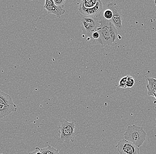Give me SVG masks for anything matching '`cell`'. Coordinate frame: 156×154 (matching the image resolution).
<instances>
[{
    "mask_svg": "<svg viewBox=\"0 0 156 154\" xmlns=\"http://www.w3.org/2000/svg\"><path fill=\"white\" fill-rule=\"evenodd\" d=\"M99 23L96 30L100 34L98 42L103 46L111 47L118 39V30L111 21L102 18Z\"/></svg>",
    "mask_w": 156,
    "mask_h": 154,
    "instance_id": "obj_1",
    "label": "cell"
},
{
    "mask_svg": "<svg viewBox=\"0 0 156 154\" xmlns=\"http://www.w3.org/2000/svg\"><path fill=\"white\" fill-rule=\"evenodd\" d=\"M146 133L143 127L135 125L128 126L124 134L125 140L131 142L139 148L146 141Z\"/></svg>",
    "mask_w": 156,
    "mask_h": 154,
    "instance_id": "obj_2",
    "label": "cell"
},
{
    "mask_svg": "<svg viewBox=\"0 0 156 154\" xmlns=\"http://www.w3.org/2000/svg\"><path fill=\"white\" fill-rule=\"evenodd\" d=\"M17 111L12 98L9 95L1 91L0 92V118H3Z\"/></svg>",
    "mask_w": 156,
    "mask_h": 154,
    "instance_id": "obj_3",
    "label": "cell"
},
{
    "mask_svg": "<svg viewBox=\"0 0 156 154\" xmlns=\"http://www.w3.org/2000/svg\"><path fill=\"white\" fill-rule=\"evenodd\" d=\"M115 147L120 154H140L139 148L124 139L120 140Z\"/></svg>",
    "mask_w": 156,
    "mask_h": 154,
    "instance_id": "obj_4",
    "label": "cell"
},
{
    "mask_svg": "<svg viewBox=\"0 0 156 154\" xmlns=\"http://www.w3.org/2000/svg\"><path fill=\"white\" fill-rule=\"evenodd\" d=\"M107 7L113 12V17L111 21L115 26L117 30H120L122 27V14L121 9L118 5L114 2L109 3L107 5Z\"/></svg>",
    "mask_w": 156,
    "mask_h": 154,
    "instance_id": "obj_5",
    "label": "cell"
},
{
    "mask_svg": "<svg viewBox=\"0 0 156 154\" xmlns=\"http://www.w3.org/2000/svg\"><path fill=\"white\" fill-rule=\"evenodd\" d=\"M58 129V132L60 134V137L58 139V142L64 145H70V142L75 141L76 136L72 135L61 120Z\"/></svg>",
    "mask_w": 156,
    "mask_h": 154,
    "instance_id": "obj_6",
    "label": "cell"
},
{
    "mask_svg": "<svg viewBox=\"0 0 156 154\" xmlns=\"http://www.w3.org/2000/svg\"><path fill=\"white\" fill-rule=\"evenodd\" d=\"M103 6L101 0H99L97 4L92 8L87 9L80 6L79 8V12L88 17H98L102 13Z\"/></svg>",
    "mask_w": 156,
    "mask_h": 154,
    "instance_id": "obj_7",
    "label": "cell"
},
{
    "mask_svg": "<svg viewBox=\"0 0 156 154\" xmlns=\"http://www.w3.org/2000/svg\"><path fill=\"white\" fill-rule=\"evenodd\" d=\"M64 6H57L55 5L53 6H44V8L46 9L49 14L55 15L57 17L60 18L62 15L65 13V9H63Z\"/></svg>",
    "mask_w": 156,
    "mask_h": 154,
    "instance_id": "obj_8",
    "label": "cell"
},
{
    "mask_svg": "<svg viewBox=\"0 0 156 154\" xmlns=\"http://www.w3.org/2000/svg\"><path fill=\"white\" fill-rule=\"evenodd\" d=\"M81 27L83 32V34L85 36H87L88 37H92V34L93 32L96 31L97 29H94V28L90 26L87 21L84 19L83 17L82 19L81 20Z\"/></svg>",
    "mask_w": 156,
    "mask_h": 154,
    "instance_id": "obj_9",
    "label": "cell"
},
{
    "mask_svg": "<svg viewBox=\"0 0 156 154\" xmlns=\"http://www.w3.org/2000/svg\"><path fill=\"white\" fill-rule=\"evenodd\" d=\"M148 84L147 88L148 90V95L154 96V92L156 90V79L154 78H147Z\"/></svg>",
    "mask_w": 156,
    "mask_h": 154,
    "instance_id": "obj_10",
    "label": "cell"
},
{
    "mask_svg": "<svg viewBox=\"0 0 156 154\" xmlns=\"http://www.w3.org/2000/svg\"><path fill=\"white\" fill-rule=\"evenodd\" d=\"M99 0H82L80 5L87 9L92 8L95 6Z\"/></svg>",
    "mask_w": 156,
    "mask_h": 154,
    "instance_id": "obj_11",
    "label": "cell"
},
{
    "mask_svg": "<svg viewBox=\"0 0 156 154\" xmlns=\"http://www.w3.org/2000/svg\"><path fill=\"white\" fill-rule=\"evenodd\" d=\"M103 15L105 19L111 21L113 17V12L112 10L110 9H106L103 12Z\"/></svg>",
    "mask_w": 156,
    "mask_h": 154,
    "instance_id": "obj_12",
    "label": "cell"
},
{
    "mask_svg": "<svg viewBox=\"0 0 156 154\" xmlns=\"http://www.w3.org/2000/svg\"><path fill=\"white\" fill-rule=\"evenodd\" d=\"M128 77V75L125 76V77H123L121 79L119 83V87H120V88H127L126 82Z\"/></svg>",
    "mask_w": 156,
    "mask_h": 154,
    "instance_id": "obj_13",
    "label": "cell"
},
{
    "mask_svg": "<svg viewBox=\"0 0 156 154\" xmlns=\"http://www.w3.org/2000/svg\"><path fill=\"white\" fill-rule=\"evenodd\" d=\"M134 83H135V80H134V78L131 76L128 75L126 82L127 87L132 88L134 86Z\"/></svg>",
    "mask_w": 156,
    "mask_h": 154,
    "instance_id": "obj_14",
    "label": "cell"
},
{
    "mask_svg": "<svg viewBox=\"0 0 156 154\" xmlns=\"http://www.w3.org/2000/svg\"><path fill=\"white\" fill-rule=\"evenodd\" d=\"M55 4L57 6H64L66 0H53Z\"/></svg>",
    "mask_w": 156,
    "mask_h": 154,
    "instance_id": "obj_15",
    "label": "cell"
},
{
    "mask_svg": "<svg viewBox=\"0 0 156 154\" xmlns=\"http://www.w3.org/2000/svg\"><path fill=\"white\" fill-rule=\"evenodd\" d=\"M55 4L53 0H45V4L44 5V6H53Z\"/></svg>",
    "mask_w": 156,
    "mask_h": 154,
    "instance_id": "obj_16",
    "label": "cell"
},
{
    "mask_svg": "<svg viewBox=\"0 0 156 154\" xmlns=\"http://www.w3.org/2000/svg\"><path fill=\"white\" fill-rule=\"evenodd\" d=\"M29 154H43V153L41 151V149L37 147L35 148V151L29 153Z\"/></svg>",
    "mask_w": 156,
    "mask_h": 154,
    "instance_id": "obj_17",
    "label": "cell"
},
{
    "mask_svg": "<svg viewBox=\"0 0 156 154\" xmlns=\"http://www.w3.org/2000/svg\"><path fill=\"white\" fill-rule=\"evenodd\" d=\"M99 37H100V34L98 32L97 30L94 31V32L92 34V38H93L94 39H98V40L99 39Z\"/></svg>",
    "mask_w": 156,
    "mask_h": 154,
    "instance_id": "obj_18",
    "label": "cell"
},
{
    "mask_svg": "<svg viewBox=\"0 0 156 154\" xmlns=\"http://www.w3.org/2000/svg\"><path fill=\"white\" fill-rule=\"evenodd\" d=\"M154 3L156 6V0H154Z\"/></svg>",
    "mask_w": 156,
    "mask_h": 154,
    "instance_id": "obj_19",
    "label": "cell"
},
{
    "mask_svg": "<svg viewBox=\"0 0 156 154\" xmlns=\"http://www.w3.org/2000/svg\"><path fill=\"white\" fill-rule=\"evenodd\" d=\"M42 153H43V154H46L44 152H42Z\"/></svg>",
    "mask_w": 156,
    "mask_h": 154,
    "instance_id": "obj_20",
    "label": "cell"
},
{
    "mask_svg": "<svg viewBox=\"0 0 156 154\" xmlns=\"http://www.w3.org/2000/svg\"></svg>",
    "mask_w": 156,
    "mask_h": 154,
    "instance_id": "obj_21",
    "label": "cell"
}]
</instances>
